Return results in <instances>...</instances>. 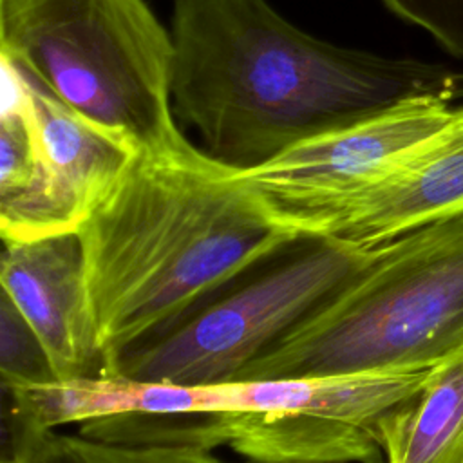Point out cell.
<instances>
[{
  "mask_svg": "<svg viewBox=\"0 0 463 463\" xmlns=\"http://www.w3.org/2000/svg\"><path fill=\"white\" fill-rule=\"evenodd\" d=\"M2 463H228L213 449L190 445H123L78 434L22 430L4 443Z\"/></svg>",
  "mask_w": 463,
  "mask_h": 463,
  "instance_id": "obj_13",
  "label": "cell"
},
{
  "mask_svg": "<svg viewBox=\"0 0 463 463\" xmlns=\"http://www.w3.org/2000/svg\"><path fill=\"white\" fill-rule=\"evenodd\" d=\"M461 347L463 215L383 242L369 268L233 380L423 371Z\"/></svg>",
  "mask_w": 463,
  "mask_h": 463,
  "instance_id": "obj_3",
  "label": "cell"
},
{
  "mask_svg": "<svg viewBox=\"0 0 463 463\" xmlns=\"http://www.w3.org/2000/svg\"><path fill=\"white\" fill-rule=\"evenodd\" d=\"M0 373L9 387L43 385L56 380L38 336L2 293L0 297Z\"/></svg>",
  "mask_w": 463,
  "mask_h": 463,
  "instance_id": "obj_14",
  "label": "cell"
},
{
  "mask_svg": "<svg viewBox=\"0 0 463 463\" xmlns=\"http://www.w3.org/2000/svg\"><path fill=\"white\" fill-rule=\"evenodd\" d=\"M380 250L382 244L300 233L277 255L121 353L103 374L177 385L232 382L369 268Z\"/></svg>",
  "mask_w": 463,
  "mask_h": 463,
  "instance_id": "obj_5",
  "label": "cell"
},
{
  "mask_svg": "<svg viewBox=\"0 0 463 463\" xmlns=\"http://www.w3.org/2000/svg\"><path fill=\"white\" fill-rule=\"evenodd\" d=\"M0 282L43 345L56 380L103 374L78 232L4 242Z\"/></svg>",
  "mask_w": 463,
  "mask_h": 463,
  "instance_id": "obj_9",
  "label": "cell"
},
{
  "mask_svg": "<svg viewBox=\"0 0 463 463\" xmlns=\"http://www.w3.org/2000/svg\"><path fill=\"white\" fill-rule=\"evenodd\" d=\"M396 16L429 33L449 54L463 56V0H382Z\"/></svg>",
  "mask_w": 463,
  "mask_h": 463,
  "instance_id": "obj_15",
  "label": "cell"
},
{
  "mask_svg": "<svg viewBox=\"0 0 463 463\" xmlns=\"http://www.w3.org/2000/svg\"><path fill=\"white\" fill-rule=\"evenodd\" d=\"M0 54L141 152L190 143L174 121L172 34L143 0H0Z\"/></svg>",
  "mask_w": 463,
  "mask_h": 463,
  "instance_id": "obj_4",
  "label": "cell"
},
{
  "mask_svg": "<svg viewBox=\"0 0 463 463\" xmlns=\"http://www.w3.org/2000/svg\"><path fill=\"white\" fill-rule=\"evenodd\" d=\"M383 463H463V347L378 425Z\"/></svg>",
  "mask_w": 463,
  "mask_h": 463,
  "instance_id": "obj_12",
  "label": "cell"
},
{
  "mask_svg": "<svg viewBox=\"0 0 463 463\" xmlns=\"http://www.w3.org/2000/svg\"><path fill=\"white\" fill-rule=\"evenodd\" d=\"M430 369L228 382L219 447L255 463H383L380 421Z\"/></svg>",
  "mask_w": 463,
  "mask_h": 463,
  "instance_id": "obj_6",
  "label": "cell"
},
{
  "mask_svg": "<svg viewBox=\"0 0 463 463\" xmlns=\"http://www.w3.org/2000/svg\"><path fill=\"white\" fill-rule=\"evenodd\" d=\"M463 215V105L430 137L338 201L313 235L376 246Z\"/></svg>",
  "mask_w": 463,
  "mask_h": 463,
  "instance_id": "obj_8",
  "label": "cell"
},
{
  "mask_svg": "<svg viewBox=\"0 0 463 463\" xmlns=\"http://www.w3.org/2000/svg\"><path fill=\"white\" fill-rule=\"evenodd\" d=\"M78 235L107 371L300 233L269 219L235 166L188 143L139 152Z\"/></svg>",
  "mask_w": 463,
  "mask_h": 463,
  "instance_id": "obj_2",
  "label": "cell"
},
{
  "mask_svg": "<svg viewBox=\"0 0 463 463\" xmlns=\"http://www.w3.org/2000/svg\"><path fill=\"white\" fill-rule=\"evenodd\" d=\"M0 110V233L4 242L58 235L29 80L4 54Z\"/></svg>",
  "mask_w": 463,
  "mask_h": 463,
  "instance_id": "obj_11",
  "label": "cell"
},
{
  "mask_svg": "<svg viewBox=\"0 0 463 463\" xmlns=\"http://www.w3.org/2000/svg\"><path fill=\"white\" fill-rule=\"evenodd\" d=\"M441 98H414L380 114L302 141L269 161L237 168L264 212L297 233L317 230L344 197L436 134L454 114Z\"/></svg>",
  "mask_w": 463,
  "mask_h": 463,
  "instance_id": "obj_7",
  "label": "cell"
},
{
  "mask_svg": "<svg viewBox=\"0 0 463 463\" xmlns=\"http://www.w3.org/2000/svg\"><path fill=\"white\" fill-rule=\"evenodd\" d=\"M29 90L56 232H78L118 186L141 150L127 136L76 114L33 80Z\"/></svg>",
  "mask_w": 463,
  "mask_h": 463,
  "instance_id": "obj_10",
  "label": "cell"
},
{
  "mask_svg": "<svg viewBox=\"0 0 463 463\" xmlns=\"http://www.w3.org/2000/svg\"><path fill=\"white\" fill-rule=\"evenodd\" d=\"M172 42L174 114L241 170L407 99H463V71L333 45L266 0H174Z\"/></svg>",
  "mask_w": 463,
  "mask_h": 463,
  "instance_id": "obj_1",
  "label": "cell"
}]
</instances>
